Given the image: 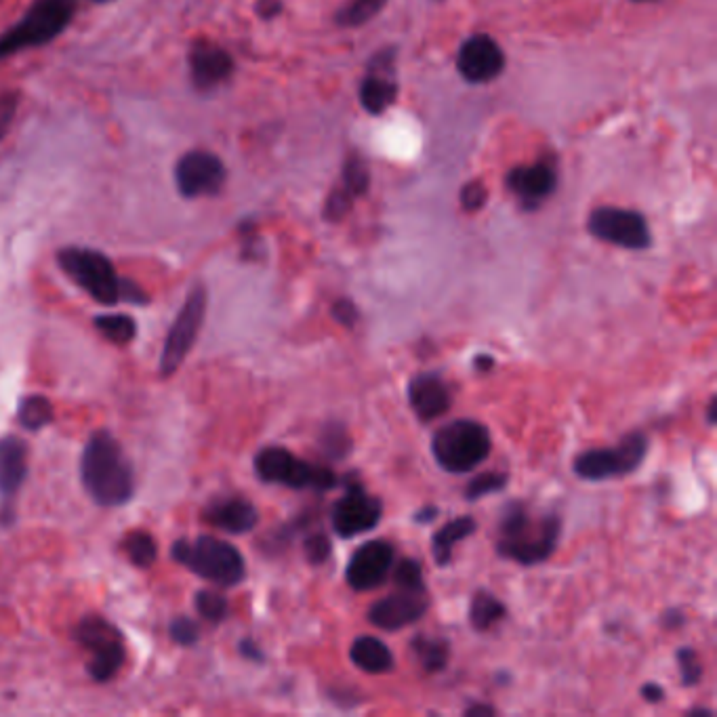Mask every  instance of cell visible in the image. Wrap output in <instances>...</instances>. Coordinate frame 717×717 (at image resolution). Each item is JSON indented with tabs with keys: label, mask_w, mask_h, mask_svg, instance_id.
Instances as JSON below:
<instances>
[{
	"label": "cell",
	"mask_w": 717,
	"mask_h": 717,
	"mask_svg": "<svg viewBox=\"0 0 717 717\" xmlns=\"http://www.w3.org/2000/svg\"><path fill=\"white\" fill-rule=\"evenodd\" d=\"M478 524L474 518L469 516H461V518H455L450 520L448 524H444L436 535L432 539V551H434V558H436V564L438 566H448L450 560H453V547L471 537L476 532Z\"/></svg>",
	"instance_id": "cell-23"
},
{
	"label": "cell",
	"mask_w": 717,
	"mask_h": 717,
	"mask_svg": "<svg viewBox=\"0 0 717 717\" xmlns=\"http://www.w3.org/2000/svg\"><path fill=\"white\" fill-rule=\"evenodd\" d=\"M690 715H709V717H711L713 711H707V709H692Z\"/></svg>",
	"instance_id": "cell-52"
},
{
	"label": "cell",
	"mask_w": 717,
	"mask_h": 717,
	"mask_svg": "<svg viewBox=\"0 0 717 717\" xmlns=\"http://www.w3.org/2000/svg\"><path fill=\"white\" fill-rule=\"evenodd\" d=\"M648 453V438L642 432L627 434L617 446L591 448L575 459V474L581 480L602 482L621 478L638 469Z\"/></svg>",
	"instance_id": "cell-7"
},
{
	"label": "cell",
	"mask_w": 717,
	"mask_h": 717,
	"mask_svg": "<svg viewBox=\"0 0 717 717\" xmlns=\"http://www.w3.org/2000/svg\"><path fill=\"white\" fill-rule=\"evenodd\" d=\"M350 659L360 671L371 675L389 673L394 669L392 650L379 638H373V635H360V638L354 640L350 648Z\"/></svg>",
	"instance_id": "cell-22"
},
{
	"label": "cell",
	"mask_w": 717,
	"mask_h": 717,
	"mask_svg": "<svg viewBox=\"0 0 717 717\" xmlns=\"http://www.w3.org/2000/svg\"><path fill=\"white\" fill-rule=\"evenodd\" d=\"M175 183L181 196L186 198L213 196L223 188L225 167L215 154L194 150L179 158L175 167Z\"/></svg>",
	"instance_id": "cell-14"
},
{
	"label": "cell",
	"mask_w": 717,
	"mask_h": 717,
	"mask_svg": "<svg viewBox=\"0 0 717 717\" xmlns=\"http://www.w3.org/2000/svg\"><path fill=\"white\" fill-rule=\"evenodd\" d=\"M461 76L471 85H486L505 68V55L493 38L486 34L471 36L457 57Z\"/></svg>",
	"instance_id": "cell-16"
},
{
	"label": "cell",
	"mask_w": 717,
	"mask_h": 717,
	"mask_svg": "<svg viewBox=\"0 0 717 717\" xmlns=\"http://www.w3.org/2000/svg\"><path fill=\"white\" fill-rule=\"evenodd\" d=\"M74 13V0H34L26 15L0 36V59L51 43L70 26Z\"/></svg>",
	"instance_id": "cell-5"
},
{
	"label": "cell",
	"mask_w": 717,
	"mask_h": 717,
	"mask_svg": "<svg viewBox=\"0 0 717 717\" xmlns=\"http://www.w3.org/2000/svg\"><path fill=\"white\" fill-rule=\"evenodd\" d=\"M80 476H83L85 490L97 505H125L135 493V474L125 457V450L104 429L89 438L83 450V461H80Z\"/></svg>",
	"instance_id": "cell-2"
},
{
	"label": "cell",
	"mask_w": 717,
	"mask_h": 717,
	"mask_svg": "<svg viewBox=\"0 0 717 717\" xmlns=\"http://www.w3.org/2000/svg\"><path fill=\"white\" fill-rule=\"evenodd\" d=\"M495 713H497V709L493 705H486V703H474V705H469L465 709V715H469V717H474V715H495Z\"/></svg>",
	"instance_id": "cell-50"
},
{
	"label": "cell",
	"mask_w": 717,
	"mask_h": 717,
	"mask_svg": "<svg viewBox=\"0 0 717 717\" xmlns=\"http://www.w3.org/2000/svg\"><path fill=\"white\" fill-rule=\"evenodd\" d=\"M93 3H110V0H93Z\"/></svg>",
	"instance_id": "cell-53"
},
{
	"label": "cell",
	"mask_w": 717,
	"mask_h": 717,
	"mask_svg": "<svg viewBox=\"0 0 717 717\" xmlns=\"http://www.w3.org/2000/svg\"><path fill=\"white\" fill-rule=\"evenodd\" d=\"M352 202H354V198H352L350 194H347L343 188H341V190H335V192L329 196V200H326L324 219H326V221H333V223L341 221V219L347 215V211L352 209Z\"/></svg>",
	"instance_id": "cell-38"
},
{
	"label": "cell",
	"mask_w": 717,
	"mask_h": 717,
	"mask_svg": "<svg viewBox=\"0 0 717 717\" xmlns=\"http://www.w3.org/2000/svg\"><path fill=\"white\" fill-rule=\"evenodd\" d=\"M678 667H680V680L684 686L692 688L701 682L703 678V665L699 654L692 648H680L678 650Z\"/></svg>",
	"instance_id": "cell-36"
},
{
	"label": "cell",
	"mask_w": 717,
	"mask_h": 717,
	"mask_svg": "<svg viewBox=\"0 0 717 717\" xmlns=\"http://www.w3.org/2000/svg\"><path fill=\"white\" fill-rule=\"evenodd\" d=\"M57 261L80 289H85L95 301L114 305L120 301V282L112 261L93 249H64L59 251Z\"/></svg>",
	"instance_id": "cell-8"
},
{
	"label": "cell",
	"mask_w": 717,
	"mask_h": 717,
	"mask_svg": "<svg viewBox=\"0 0 717 717\" xmlns=\"http://www.w3.org/2000/svg\"><path fill=\"white\" fill-rule=\"evenodd\" d=\"M255 471L263 482L282 484L293 490L310 488L316 493H329L339 484V478L331 467L307 463L282 446L259 450L255 457Z\"/></svg>",
	"instance_id": "cell-6"
},
{
	"label": "cell",
	"mask_w": 717,
	"mask_h": 717,
	"mask_svg": "<svg viewBox=\"0 0 717 717\" xmlns=\"http://www.w3.org/2000/svg\"><path fill=\"white\" fill-rule=\"evenodd\" d=\"M385 3L387 0H352L350 5H345L337 13V24L347 28L362 26L366 22H371V19L385 7Z\"/></svg>",
	"instance_id": "cell-31"
},
{
	"label": "cell",
	"mask_w": 717,
	"mask_h": 717,
	"mask_svg": "<svg viewBox=\"0 0 717 717\" xmlns=\"http://www.w3.org/2000/svg\"><path fill=\"white\" fill-rule=\"evenodd\" d=\"M257 11L263 19H272L282 11V3L280 0H259Z\"/></svg>",
	"instance_id": "cell-47"
},
{
	"label": "cell",
	"mask_w": 717,
	"mask_h": 717,
	"mask_svg": "<svg viewBox=\"0 0 717 717\" xmlns=\"http://www.w3.org/2000/svg\"><path fill=\"white\" fill-rule=\"evenodd\" d=\"M505 604L493 593L480 589L469 606V621L476 631H488L505 619Z\"/></svg>",
	"instance_id": "cell-25"
},
{
	"label": "cell",
	"mask_w": 717,
	"mask_h": 717,
	"mask_svg": "<svg viewBox=\"0 0 717 717\" xmlns=\"http://www.w3.org/2000/svg\"><path fill=\"white\" fill-rule=\"evenodd\" d=\"M396 562V549L383 539L360 545L345 568V581L354 591H373L385 583Z\"/></svg>",
	"instance_id": "cell-13"
},
{
	"label": "cell",
	"mask_w": 717,
	"mask_h": 717,
	"mask_svg": "<svg viewBox=\"0 0 717 717\" xmlns=\"http://www.w3.org/2000/svg\"><path fill=\"white\" fill-rule=\"evenodd\" d=\"M97 331L104 335L108 341L116 345H127L137 335V324L131 316L125 314H112V316H97L95 318Z\"/></svg>",
	"instance_id": "cell-29"
},
{
	"label": "cell",
	"mask_w": 717,
	"mask_h": 717,
	"mask_svg": "<svg viewBox=\"0 0 717 717\" xmlns=\"http://www.w3.org/2000/svg\"><path fill=\"white\" fill-rule=\"evenodd\" d=\"M558 183L556 169L547 162H537L530 167H518L507 175V188L511 194H516L522 202V207L532 211L541 207V204L553 194Z\"/></svg>",
	"instance_id": "cell-17"
},
{
	"label": "cell",
	"mask_w": 717,
	"mask_h": 717,
	"mask_svg": "<svg viewBox=\"0 0 717 717\" xmlns=\"http://www.w3.org/2000/svg\"><path fill=\"white\" fill-rule=\"evenodd\" d=\"M642 696H644V701H648V703H661L665 699V690L659 684L648 682V684L642 686Z\"/></svg>",
	"instance_id": "cell-46"
},
{
	"label": "cell",
	"mask_w": 717,
	"mask_h": 717,
	"mask_svg": "<svg viewBox=\"0 0 717 717\" xmlns=\"http://www.w3.org/2000/svg\"><path fill=\"white\" fill-rule=\"evenodd\" d=\"M122 549H125L129 560L139 568L152 566L158 553L154 537L148 535L146 530H133L131 535H127V539L122 541Z\"/></svg>",
	"instance_id": "cell-30"
},
{
	"label": "cell",
	"mask_w": 717,
	"mask_h": 717,
	"mask_svg": "<svg viewBox=\"0 0 717 717\" xmlns=\"http://www.w3.org/2000/svg\"><path fill=\"white\" fill-rule=\"evenodd\" d=\"M28 476V444L17 436L0 438V495L11 499Z\"/></svg>",
	"instance_id": "cell-21"
},
{
	"label": "cell",
	"mask_w": 717,
	"mask_h": 717,
	"mask_svg": "<svg viewBox=\"0 0 717 717\" xmlns=\"http://www.w3.org/2000/svg\"><path fill=\"white\" fill-rule=\"evenodd\" d=\"M238 650H240V654H242L244 659L255 661V663H263V661H265L263 650H261V648L255 644V640H251V638H244V640L238 644Z\"/></svg>",
	"instance_id": "cell-44"
},
{
	"label": "cell",
	"mask_w": 717,
	"mask_h": 717,
	"mask_svg": "<svg viewBox=\"0 0 717 717\" xmlns=\"http://www.w3.org/2000/svg\"><path fill=\"white\" fill-rule=\"evenodd\" d=\"M474 368H476V371H482V373L493 371V368H495V358L488 356V354H478V356L474 358Z\"/></svg>",
	"instance_id": "cell-49"
},
{
	"label": "cell",
	"mask_w": 717,
	"mask_h": 717,
	"mask_svg": "<svg viewBox=\"0 0 717 717\" xmlns=\"http://www.w3.org/2000/svg\"><path fill=\"white\" fill-rule=\"evenodd\" d=\"M120 301L143 305V303H148V295L143 293L141 286H137L135 282L122 278V282H120Z\"/></svg>",
	"instance_id": "cell-43"
},
{
	"label": "cell",
	"mask_w": 717,
	"mask_h": 717,
	"mask_svg": "<svg viewBox=\"0 0 717 717\" xmlns=\"http://www.w3.org/2000/svg\"><path fill=\"white\" fill-rule=\"evenodd\" d=\"M396 95H398V87L394 80L381 76L379 72H373L360 85V104L366 112H371L375 116L383 114L387 108H392Z\"/></svg>",
	"instance_id": "cell-24"
},
{
	"label": "cell",
	"mask_w": 717,
	"mask_h": 717,
	"mask_svg": "<svg viewBox=\"0 0 717 717\" xmlns=\"http://www.w3.org/2000/svg\"><path fill=\"white\" fill-rule=\"evenodd\" d=\"M76 640L91 652L89 673L95 682H108L125 663L120 631L99 617H87L76 627Z\"/></svg>",
	"instance_id": "cell-10"
},
{
	"label": "cell",
	"mask_w": 717,
	"mask_h": 717,
	"mask_svg": "<svg viewBox=\"0 0 717 717\" xmlns=\"http://www.w3.org/2000/svg\"><path fill=\"white\" fill-rule=\"evenodd\" d=\"M635 3H646V0H635Z\"/></svg>",
	"instance_id": "cell-54"
},
{
	"label": "cell",
	"mask_w": 717,
	"mask_h": 717,
	"mask_svg": "<svg viewBox=\"0 0 717 717\" xmlns=\"http://www.w3.org/2000/svg\"><path fill=\"white\" fill-rule=\"evenodd\" d=\"M171 553L194 575L221 587L240 585L247 577V564H244L242 553L232 543L211 535H202L196 541L179 539Z\"/></svg>",
	"instance_id": "cell-3"
},
{
	"label": "cell",
	"mask_w": 717,
	"mask_h": 717,
	"mask_svg": "<svg viewBox=\"0 0 717 717\" xmlns=\"http://www.w3.org/2000/svg\"><path fill=\"white\" fill-rule=\"evenodd\" d=\"M429 608L427 591L400 589L368 608V621L383 631H398L417 623Z\"/></svg>",
	"instance_id": "cell-15"
},
{
	"label": "cell",
	"mask_w": 717,
	"mask_h": 717,
	"mask_svg": "<svg viewBox=\"0 0 717 717\" xmlns=\"http://www.w3.org/2000/svg\"><path fill=\"white\" fill-rule=\"evenodd\" d=\"M684 623H686V617H684V612L680 608H667L663 612V617H661V625L665 629H669V631L671 629H680Z\"/></svg>",
	"instance_id": "cell-45"
},
{
	"label": "cell",
	"mask_w": 717,
	"mask_h": 717,
	"mask_svg": "<svg viewBox=\"0 0 717 717\" xmlns=\"http://www.w3.org/2000/svg\"><path fill=\"white\" fill-rule=\"evenodd\" d=\"M190 70L194 85L202 91H209L225 83L234 72V59L230 53L211 45V43H196L190 51Z\"/></svg>",
	"instance_id": "cell-19"
},
{
	"label": "cell",
	"mask_w": 717,
	"mask_h": 717,
	"mask_svg": "<svg viewBox=\"0 0 717 717\" xmlns=\"http://www.w3.org/2000/svg\"><path fill=\"white\" fill-rule=\"evenodd\" d=\"M331 316L335 318L337 324L343 326V329L350 331V329H354V326H356L358 320H360V310H358L356 303H354L352 299L343 297V299H337V301L333 303Z\"/></svg>",
	"instance_id": "cell-39"
},
{
	"label": "cell",
	"mask_w": 717,
	"mask_h": 717,
	"mask_svg": "<svg viewBox=\"0 0 717 717\" xmlns=\"http://www.w3.org/2000/svg\"><path fill=\"white\" fill-rule=\"evenodd\" d=\"M53 404L45 396H28L19 404L17 419L30 432H38L53 421Z\"/></svg>",
	"instance_id": "cell-28"
},
{
	"label": "cell",
	"mask_w": 717,
	"mask_h": 717,
	"mask_svg": "<svg viewBox=\"0 0 717 717\" xmlns=\"http://www.w3.org/2000/svg\"><path fill=\"white\" fill-rule=\"evenodd\" d=\"M19 99L17 93H3L0 95V139H3L13 125V118L17 114Z\"/></svg>",
	"instance_id": "cell-42"
},
{
	"label": "cell",
	"mask_w": 717,
	"mask_h": 717,
	"mask_svg": "<svg viewBox=\"0 0 717 717\" xmlns=\"http://www.w3.org/2000/svg\"><path fill=\"white\" fill-rule=\"evenodd\" d=\"M411 650L429 673H440L450 659V646L446 640L429 638V635L423 633H417L411 640Z\"/></svg>",
	"instance_id": "cell-26"
},
{
	"label": "cell",
	"mask_w": 717,
	"mask_h": 717,
	"mask_svg": "<svg viewBox=\"0 0 717 717\" xmlns=\"http://www.w3.org/2000/svg\"><path fill=\"white\" fill-rule=\"evenodd\" d=\"M715 415H717V398L711 396L709 406H707V421H709L711 425H715Z\"/></svg>",
	"instance_id": "cell-51"
},
{
	"label": "cell",
	"mask_w": 717,
	"mask_h": 717,
	"mask_svg": "<svg viewBox=\"0 0 717 717\" xmlns=\"http://www.w3.org/2000/svg\"><path fill=\"white\" fill-rule=\"evenodd\" d=\"M408 402H411L415 415L423 423H429L453 406V396L438 373H419L408 383Z\"/></svg>",
	"instance_id": "cell-18"
},
{
	"label": "cell",
	"mask_w": 717,
	"mask_h": 717,
	"mask_svg": "<svg viewBox=\"0 0 717 717\" xmlns=\"http://www.w3.org/2000/svg\"><path fill=\"white\" fill-rule=\"evenodd\" d=\"M587 228L598 240L614 244V247L621 249L642 251L648 249L652 242L646 219L640 213L627 209H596L589 217Z\"/></svg>",
	"instance_id": "cell-12"
},
{
	"label": "cell",
	"mask_w": 717,
	"mask_h": 717,
	"mask_svg": "<svg viewBox=\"0 0 717 717\" xmlns=\"http://www.w3.org/2000/svg\"><path fill=\"white\" fill-rule=\"evenodd\" d=\"M436 516H438V507L427 505V507H423V509L417 511V514L413 516V520L419 522V524H429L432 520H436Z\"/></svg>",
	"instance_id": "cell-48"
},
{
	"label": "cell",
	"mask_w": 717,
	"mask_h": 717,
	"mask_svg": "<svg viewBox=\"0 0 717 717\" xmlns=\"http://www.w3.org/2000/svg\"><path fill=\"white\" fill-rule=\"evenodd\" d=\"M204 520L215 528L230 532V535H244V532H251L257 526L259 514L251 501L232 497L213 503L204 514Z\"/></svg>",
	"instance_id": "cell-20"
},
{
	"label": "cell",
	"mask_w": 717,
	"mask_h": 717,
	"mask_svg": "<svg viewBox=\"0 0 717 717\" xmlns=\"http://www.w3.org/2000/svg\"><path fill=\"white\" fill-rule=\"evenodd\" d=\"M303 551H305L307 562H310L312 566H320L331 558L333 545H331V539L326 537L324 532H312V535H307L303 541Z\"/></svg>",
	"instance_id": "cell-37"
},
{
	"label": "cell",
	"mask_w": 717,
	"mask_h": 717,
	"mask_svg": "<svg viewBox=\"0 0 717 717\" xmlns=\"http://www.w3.org/2000/svg\"><path fill=\"white\" fill-rule=\"evenodd\" d=\"M352 198H358L366 194L368 190V169L358 156H350L343 165V186H341Z\"/></svg>",
	"instance_id": "cell-34"
},
{
	"label": "cell",
	"mask_w": 717,
	"mask_h": 717,
	"mask_svg": "<svg viewBox=\"0 0 717 717\" xmlns=\"http://www.w3.org/2000/svg\"><path fill=\"white\" fill-rule=\"evenodd\" d=\"M196 610L204 621L221 623V621H225V617H228L230 604L221 596V593L204 589V591H198V596H196Z\"/></svg>",
	"instance_id": "cell-33"
},
{
	"label": "cell",
	"mask_w": 717,
	"mask_h": 717,
	"mask_svg": "<svg viewBox=\"0 0 717 717\" xmlns=\"http://www.w3.org/2000/svg\"><path fill=\"white\" fill-rule=\"evenodd\" d=\"M560 535V516H535L526 503L511 501L501 509L495 549L505 560L522 566H537L553 556Z\"/></svg>",
	"instance_id": "cell-1"
},
{
	"label": "cell",
	"mask_w": 717,
	"mask_h": 717,
	"mask_svg": "<svg viewBox=\"0 0 717 717\" xmlns=\"http://www.w3.org/2000/svg\"><path fill=\"white\" fill-rule=\"evenodd\" d=\"M171 638L181 646H192L200 638V627L188 617H179L171 623Z\"/></svg>",
	"instance_id": "cell-40"
},
{
	"label": "cell",
	"mask_w": 717,
	"mask_h": 717,
	"mask_svg": "<svg viewBox=\"0 0 717 717\" xmlns=\"http://www.w3.org/2000/svg\"><path fill=\"white\" fill-rule=\"evenodd\" d=\"M507 482H509L507 474H501V471H486V474L476 476L467 484L463 495L467 501H478L493 493H499V490L507 486Z\"/></svg>",
	"instance_id": "cell-32"
},
{
	"label": "cell",
	"mask_w": 717,
	"mask_h": 717,
	"mask_svg": "<svg viewBox=\"0 0 717 717\" xmlns=\"http://www.w3.org/2000/svg\"><path fill=\"white\" fill-rule=\"evenodd\" d=\"M493 442L486 425L474 419H455L442 425L432 438V455L448 474H467L482 465Z\"/></svg>",
	"instance_id": "cell-4"
},
{
	"label": "cell",
	"mask_w": 717,
	"mask_h": 717,
	"mask_svg": "<svg viewBox=\"0 0 717 717\" xmlns=\"http://www.w3.org/2000/svg\"><path fill=\"white\" fill-rule=\"evenodd\" d=\"M383 516V501L368 495L360 480L345 484V495L331 507V524L341 539H354L373 530Z\"/></svg>",
	"instance_id": "cell-11"
},
{
	"label": "cell",
	"mask_w": 717,
	"mask_h": 717,
	"mask_svg": "<svg viewBox=\"0 0 717 717\" xmlns=\"http://www.w3.org/2000/svg\"><path fill=\"white\" fill-rule=\"evenodd\" d=\"M204 314H207V289H204V286H196L188 295L186 303L181 305V310L165 339V350H162L160 358L162 377H171L179 371V366L186 360L192 345L198 339Z\"/></svg>",
	"instance_id": "cell-9"
},
{
	"label": "cell",
	"mask_w": 717,
	"mask_h": 717,
	"mask_svg": "<svg viewBox=\"0 0 717 717\" xmlns=\"http://www.w3.org/2000/svg\"><path fill=\"white\" fill-rule=\"evenodd\" d=\"M486 202V188L480 181H471L461 192V204L465 211H478L484 207Z\"/></svg>",
	"instance_id": "cell-41"
},
{
	"label": "cell",
	"mask_w": 717,
	"mask_h": 717,
	"mask_svg": "<svg viewBox=\"0 0 717 717\" xmlns=\"http://www.w3.org/2000/svg\"><path fill=\"white\" fill-rule=\"evenodd\" d=\"M318 444L329 461H343L352 453V436L341 421H326L320 429Z\"/></svg>",
	"instance_id": "cell-27"
},
{
	"label": "cell",
	"mask_w": 717,
	"mask_h": 717,
	"mask_svg": "<svg viewBox=\"0 0 717 717\" xmlns=\"http://www.w3.org/2000/svg\"><path fill=\"white\" fill-rule=\"evenodd\" d=\"M394 581L400 589H411V591H427L425 581H423V568L421 562L413 560V558H404L398 562L396 572H394Z\"/></svg>",
	"instance_id": "cell-35"
}]
</instances>
